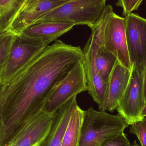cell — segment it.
<instances>
[{
	"instance_id": "obj_1",
	"label": "cell",
	"mask_w": 146,
	"mask_h": 146,
	"mask_svg": "<svg viewBox=\"0 0 146 146\" xmlns=\"http://www.w3.org/2000/svg\"><path fill=\"white\" fill-rule=\"evenodd\" d=\"M83 60L80 47L57 40L3 85L0 95L2 118L6 129L3 146L10 143L42 111L55 87Z\"/></svg>"
},
{
	"instance_id": "obj_2",
	"label": "cell",
	"mask_w": 146,
	"mask_h": 146,
	"mask_svg": "<svg viewBox=\"0 0 146 146\" xmlns=\"http://www.w3.org/2000/svg\"><path fill=\"white\" fill-rule=\"evenodd\" d=\"M90 28L97 43L113 54L121 65L131 70L133 65L128 48L125 18L117 15L109 4Z\"/></svg>"
},
{
	"instance_id": "obj_3",
	"label": "cell",
	"mask_w": 146,
	"mask_h": 146,
	"mask_svg": "<svg viewBox=\"0 0 146 146\" xmlns=\"http://www.w3.org/2000/svg\"><path fill=\"white\" fill-rule=\"evenodd\" d=\"M128 125L119 115L97 111L84 110L78 146H100L107 140L124 133Z\"/></svg>"
},
{
	"instance_id": "obj_4",
	"label": "cell",
	"mask_w": 146,
	"mask_h": 146,
	"mask_svg": "<svg viewBox=\"0 0 146 146\" xmlns=\"http://www.w3.org/2000/svg\"><path fill=\"white\" fill-rule=\"evenodd\" d=\"M106 0H71L40 17L35 23L64 21L90 27L98 19Z\"/></svg>"
},
{
	"instance_id": "obj_5",
	"label": "cell",
	"mask_w": 146,
	"mask_h": 146,
	"mask_svg": "<svg viewBox=\"0 0 146 146\" xmlns=\"http://www.w3.org/2000/svg\"><path fill=\"white\" fill-rule=\"evenodd\" d=\"M132 65L128 84L116 109L128 126L144 120L141 113L146 102L143 87L145 67L135 63Z\"/></svg>"
},
{
	"instance_id": "obj_6",
	"label": "cell",
	"mask_w": 146,
	"mask_h": 146,
	"mask_svg": "<svg viewBox=\"0 0 146 146\" xmlns=\"http://www.w3.org/2000/svg\"><path fill=\"white\" fill-rule=\"evenodd\" d=\"M83 62H80L55 87L46 100L42 111L55 114L74 95L88 91Z\"/></svg>"
},
{
	"instance_id": "obj_7",
	"label": "cell",
	"mask_w": 146,
	"mask_h": 146,
	"mask_svg": "<svg viewBox=\"0 0 146 146\" xmlns=\"http://www.w3.org/2000/svg\"><path fill=\"white\" fill-rule=\"evenodd\" d=\"M46 47L38 40L16 34L0 77L1 82L3 85L7 83Z\"/></svg>"
},
{
	"instance_id": "obj_8",
	"label": "cell",
	"mask_w": 146,
	"mask_h": 146,
	"mask_svg": "<svg viewBox=\"0 0 146 146\" xmlns=\"http://www.w3.org/2000/svg\"><path fill=\"white\" fill-rule=\"evenodd\" d=\"M125 29L130 61L146 65V19L130 13L125 16Z\"/></svg>"
},
{
	"instance_id": "obj_9",
	"label": "cell",
	"mask_w": 146,
	"mask_h": 146,
	"mask_svg": "<svg viewBox=\"0 0 146 146\" xmlns=\"http://www.w3.org/2000/svg\"><path fill=\"white\" fill-rule=\"evenodd\" d=\"M98 47V43L91 35L82 51L88 91L94 101L100 107L104 101L107 83L102 80L95 66V54Z\"/></svg>"
},
{
	"instance_id": "obj_10",
	"label": "cell",
	"mask_w": 146,
	"mask_h": 146,
	"mask_svg": "<svg viewBox=\"0 0 146 146\" xmlns=\"http://www.w3.org/2000/svg\"><path fill=\"white\" fill-rule=\"evenodd\" d=\"M54 115L55 114H49L41 111L10 142L12 146H35L40 145L50 131Z\"/></svg>"
},
{
	"instance_id": "obj_11",
	"label": "cell",
	"mask_w": 146,
	"mask_h": 146,
	"mask_svg": "<svg viewBox=\"0 0 146 146\" xmlns=\"http://www.w3.org/2000/svg\"><path fill=\"white\" fill-rule=\"evenodd\" d=\"M131 71L117 61L107 82L104 101L99 107V110L113 112L116 109L128 84Z\"/></svg>"
},
{
	"instance_id": "obj_12",
	"label": "cell",
	"mask_w": 146,
	"mask_h": 146,
	"mask_svg": "<svg viewBox=\"0 0 146 146\" xmlns=\"http://www.w3.org/2000/svg\"><path fill=\"white\" fill-rule=\"evenodd\" d=\"M70 1L39 0L24 7L12 23L9 30L19 34L25 28L33 24L42 15Z\"/></svg>"
},
{
	"instance_id": "obj_13",
	"label": "cell",
	"mask_w": 146,
	"mask_h": 146,
	"mask_svg": "<svg viewBox=\"0 0 146 146\" xmlns=\"http://www.w3.org/2000/svg\"><path fill=\"white\" fill-rule=\"evenodd\" d=\"M76 25L64 21H48L32 24L25 28L19 34L40 41L46 46L69 31Z\"/></svg>"
},
{
	"instance_id": "obj_14",
	"label": "cell",
	"mask_w": 146,
	"mask_h": 146,
	"mask_svg": "<svg viewBox=\"0 0 146 146\" xmlns=\"http://www.w3.org/2000/svg\"><path fill=\"white\" fill-rule=\"evenodd\" d=\"M76 95L55 113L50 131L38 146H62L63 136L73 111L77 104Z\"/></svg>"
},
{
	"instance_id": "obj_15",
	"label": "cell",
	"mask_w": 146,
	"mask_h": 146,
	"mask_svg": "<svg viewBox=\"0 0 146 146\" xmlns=\"http://www.w3.org/2000/svg\"><path fill=\"white\" fill-rule=\"evenodd\" d=\"M84 110L77 105L73 111L65 131L62 146H78Z\"/></svg>"
},
{
	"instance_id": "obj_16",
	"label": "cell",
	"mask_w": 146,
	"mask_h": 146,
	"mask_svg": "<svg viewBox=\"0 0 146 146\" xmlns=\"http://www.w3.org/2000/svg\"><path fill=\"white\" fill-rule=\"evenodd\" d=\"M25 0H0V33L9 30Z\"/></svg>"
},
{
	"instance_id": "obj_17",
	"label": "cell",
	"mask_w": 146,
	"mask_h": 146,
	"mask_svg": "<svg viewBox=\"0 0 146 146\" xmlns=\"http://www.w3.org/2000/svg\"><path fill=\"white\" fill-rule=\"evenodd\" d=\"M117 62V59L113 54L98 44L95 54V66L100 77L105 83H107Z\"/></svg>"
},
{
	"instance_id": "obj_18",
	"label": "cell",
	"mask_w": 146,
	"mask_h": 146,
	"mask_svg": "<svg viewBox=\"0 0 146 146\" xmlns=\"http://www.w3.org/2000/svg\"><path fill=\"white\" fill-rule=\"evenodd\" d=\"M16 34L10 30L0 33V77L7 61L10 48Z\"/></svg>"
},
{
	"instance_id": "obj_19",
	"label": "cell",
	"mask_w": 146,
	"mask_h": 146,
	"mask_svg": "<svg viewBox=\"0 0 146 146\" xmlns=\"http://www.w3.org/2000/svg\"><path fill=\"white\" fill-rule=\"evenodd\" d=\"M129 132L137 136L141 146H146V118L131 125Z\"/></svg>"
},
{
	"instance_id": "obj_20",
	"label": "cell",
	"mask_w": 146,
	"mask_h": 146,
	"mask_svg": "<svg viewBox=\"0 0 146 146\" xmlns=\"http://www.w3.org/2000/svg\"><path fill=\"white\" fill-rule=\"evenodd\" d=\"M143 0H118L117 6L123 9V15L126 16L128 14L138 10Z\"/></svg>"
},
{
	"instance_id": "obj_21",
	"label": "cell",
	"mask_w": 146,
	"mask_h": 146,
	"mask_svg": "<svg viewBox=\"0 0 146 146\" xmlns=\"http://www.w3.org/2000/svg\"><path fill=\"white\" fill-rule=\"evenodd\" d=\"M100 146H132L124 133L117 135L104 142Z\"/></svg>"
},
{
	"instance_id": "obj_22",
	"label": "cell",
	"mask_w": 146,
	"mask_h": 146,
	"mask_svg": "<svg viewBox=\"0 0 146 146\" xmlns=\"http://www.w3.org/2000/svg\"><path fill=\"white\" fill-rule=\"evenodd\" d=\"M6 127L4 126L2 118L1 113V106H0V146H2L3 141L6 135Z\"/></svg>"
},
{
	"instance_id": "obj_23",
	"label": "cell",
	"mask_w": 146,
	"mask_h": 146,
	"mask_svg": "<svg viewBox=\"0 0 146 146\" xmlns=\"http://www.w3.org/2000/svg\"><path fill=\"white\" fill-rule=\"evenodd\" d=\"M143 87H144V94L146 100V65L144 68V76H143Z\"/></svg>"
},
{
	"instance_id": "obj_24",
	"label": "cell",
	"mask_w": 146,
	"mask_h": 146,
	"mask_svg": "<svg viewBox=\"0 0 146 146\" xmlns=\"http://www.w3.org/2000/svg\"><path fill=\"white\" fill-rule=\"evenodd\" d=\"M39 1V0H25V3L24 7L29 6V5L32 4L33 3L36 2L37 1Z\"/></svg>"
},
{
	"instance_id": "obj_25",
	"label": "cell",
	"mask_w": 146,
	"mask_h": 146,
	"mask_svg": "<svg viewBox=\"0 0 146 146\" xmlns=\"http://www.w3.org/2000/svg\"><path fill=\"white\" fill-rule=\"evenodd\" d=\"M141 116L143 118H145V117H146V100L145 106H144V108H143L142 111H141Z\"/></svg>"
},
{
	"instance_id": "obj_26",
	"label": "cell",
	"mask_w": 146,
	"mask_h": 146,
	"mask_svg": "<svg viewBox=\"0 0 146 146\" xmlns=\"http://www.w3.org/2000/svg\"><path fill=\"white\" fill-rule=\"evenodd\" d=\"M3 85L0 81V95H1V92L2 89L3 87Z\"/></svg>"
},
{
	"instance_id": "obj_27",
	"label": "cell",
	"mask_w": 146,
	"mask_h": 146,
	"mask_svg": "<svg viewBox=\"0 0 146 146\" xmlns=\"http://www.w3.org/2000/svg\"><path fill=\"white\" fill-rule=\"evenodd\" d=\"M3 146H12V144L11 143H9V144H7V145H5Z\"/></svg>"
},
{
	"instance_id": "obj_28",
	"label": "cell",
	"mask_w": 146,
	"mask_h": 146,
	"mask_svg": "<svg viewBox=\"0 0 146 146\" xmlns=\"http://www.w3.org/2000/svg\"><path fill=\"white\" fill-rule=\"evenodd\" d=\"M132 146H140L139 145H138V144H136L135 142L134 144L132 145Z\"/></svg>"
},
{
	"instance_id": "obj_29",
	"label": "cell",
	"mask_w": 146,
	"mask_h": 146,
	"mask_svg": "<svg viewBox=\"0 0 146 146\" xmlns=\"http://www.w3.org/2000/svg\"><path fill=\"white\" fill-rule=\"evenodd\" d=\"M63 1H71V0H63Z\"/></svg>"
},
{
	"instance_id": "obj_30",
	"label": "cell",
	"mask_w": 146,
	"mask_h": 146,
	"mask_svg": "<svg viewBox=\"0 0 146 146\" xmlns=\"http://www.w3.org/2000/svg\"><path fill=\"white\" fill-rule=\"evenodd\" d=\"M36 145V146H38V145Z\"/></svg>"
},
{
	"instance_id": "obj_31",
	"label": "cell",
	"mask_w": 146,
	"mask_h": 146,
	"mask_svg": "<svg viewBox=\"0 0 146 146\" xmlns=\"http://www.w3.org/2000/svg\"></svg>"
}]
</instances>
